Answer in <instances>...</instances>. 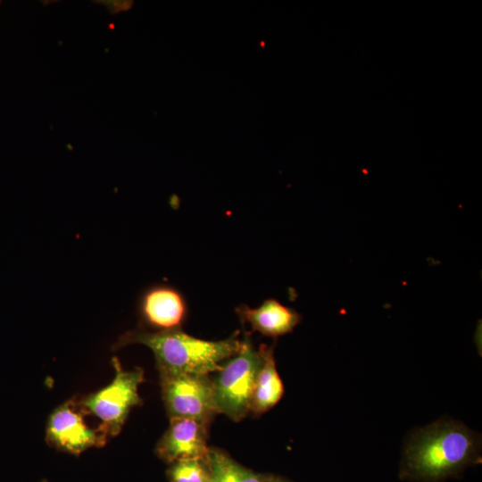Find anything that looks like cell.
I'll list each match as a JSON object with an SVG mask.
<instances>
[{
	"mask_svg": "<svg viewBox=\"0 0 482 482\" xmlns=\"http://www.w3.org/2000/svg\"><path fill=\"white\" fill-rule=\"evenodd\" d=\"M162 395L170 419L208 423L219 413L208 375L160 372Z\"/></svg>",
	"mask_w": 482,
	"mask_h": 482,
	"instance_id": "5b68a950",
	"label": "cell"
},
{
	"mask_svg": "<svg viewBox=\"0 0 482 482\" xmlns=\"http://www.w3.org/2000/svg\"><path fill=\"white\" fill-rule=\"evenodd\" d=\"M115 375L104 388L84 397L79 403L85 412L96 416L98 429L106 436H117L131 409L141 403L138 386L144 382V370H124L117 357L112 360Z\"/></svg>",
	"mask_w": 482,
	"mask_h": 482,
	"instance_id": "277c9868",
	"label": "cell"
},
{
	"mask_svg": "<svg viewBox=\"0 0 482 482\" xmlns=\"http://www.w3.org/2000/svg\"><path fill=\"white\" fill-rule=\"evenodd\" d=\"M39 482H50V481L48 479L44 478V479L40 480Z\"/></svg>",
	"mask_w": 482,
	"mask_h": 482,
	"instance_id": "4fadbf2b",
	"label": "cell"
},
{
	"mask_svg": "<svg viewBox=\"0 0 482 482\" xmlns=\"http://www.w3.org/2000/svg\"><path fill=\"white\" fill-rule=\"evenodd\" d=\"M139 311L143 320L158 331L179 329L186 318L187 303L178 289L155 285L142 294Z\"/></svg>",
	"mask_w": 482,
	"mask_h": 482,
	"instance_id": "ba28073f",
	"label": "cell"
},
{
	"mask_svg": "<svg viewBox=\"0 0 482 482\" xmlns=\"http://www.w3.org/2000/svg\"><path fill=\"white\" fill-rule=\"evenodd\" d=\"M270 482H277V481H270Z\"/></svg>",
	"mask_w": 482,
	"mask_h": 482,
	"instance_id": "5bb4252c",
	"label": "cell"
},
{
	"mask_svg": "<svg viewBox=\"0 0 482 482\" xmlns=\"http://www.w3.org/2000/svg\"><path fill=\"white\" fill-rule=\"evenodd\" d=\"M262 362L261 349H254L245 336L240 351L223 362L222 369L212 380L219 413L227 415L234 421H239L247 415Z\"/></svg>",
	"mask_w": 482,
	"mask_h": 482,
	"instance_id": "3957f363",
	"label": "cell"
},
{
	"mask_svg": "<svg viewBox=\"0 0 482 482\" xmlns=\"http://www.w3.org/2000/svg\"><path fill=\"white\" fill-rule=\"evenodd\" d=\"M82 411L75 400L58 406L47 422V441L57 449L75 455L91 447L104 445L107 437L98 428L86 423Z\"/></svg>",
	"mask_w": 482,
	"mask_h": 482,
	"instance_id": "8992f818",
	"label": "cell"
},
{
	"mask_svg": "<svg viewBox=\"0 0 482 482\" xmlns=\"http://www.w3.org/2000/svg\"><path fill=\"white\" fill-rule=\"evenodd\" d=\"M132 344L145 345L153 352L159 372L209 375L220 371L224 361L240 351L243 340L236 335L220 341L204 340L179 328L155 332L132 330L121 335L112 349Z\"/></svg>",
	"mask_w": 482,
	"mask_h": 482,
	"instance_id": "6da1fadb",
	"label": "cell"
},
{
	"mask_svg": "<svg viewBox=\"0 0 482 482\" xmlns=\"http://www.w3.org/2000/svg\"><path fill=\"white\" fill-rule=\"evenodd\" d=\"M405 443L410 471L436 480L470 461L480 450L481 437L460 421L441 419L413 430Z\"/></svg>",
	"mask_w": 482,
	"mask_h": 482,
	"instance_id": "7a4b0ae2",
	"label": "cell"
},
{
	"mask_svg": "<svg viewBox=\"0 0 482 482\" xmlns=\"http://www.w3.org/2000/svg\"><path fill=\"white\" fill-rule=\"evenodd\" d=\"M237 312L243 321L251 325L253 330L271 337L292 332L301 320L296 311L271 298L257 308L242 304L237 308Z\"/></svg>",
	"mask_w": 482,
	"mask_h": 482,
	"instance_id": "9c48e42d",
	"label": "cell"
},
{
	"mask_svg": "<svg viewBox=\"0 0 482 482\" xmlns=\"http://www.w3.org/2000/svg\"><path fill=\"white\" fill-rule=\"evenodd\" d=\"M262 362L257 374L250 411L260 414L275 406L284 394V386L277 371L273 347L261 345Z\"/></svg>",
	"mask_w": 482,
	"mask_h": 482,
	"instance_id": "30bf717a",
	"label": "cell"
},
{
	"mask_svg": "<svg viewBox=\"0 0 482 482\" xmlns=\"http://www.w3.org/2000/svg\"><path fill=\"white\" fill-rule=\"evenodd\" d=\"M207 423L187 418L170 419V427L156 446L157 454L167 461L205 460Z\"/></svg>",
	"mask_w": 482,
	"mask_h": 482,
	"instance_id": "52a82bcc",
	"label": "cell"
},
{
	"mask_svg": "<svg viewBox=\"0 0 482 482\" xmlns=\"http://www.w3.org/2000/svg\"><path fill=\"white\" fill-rule=\"evenodd\" d=\"M206 461L210 482H262L257 475L219 450L209 448Z\"/></svg>",
	"mask_w": 482,
	"mask_h": 482,
	"instance_id": "8fae6325",
	"label": "cell"
},
{
	"mask_svg": "<svg viewBox=\"0 0 482 482\" xmlns=\"http://www.w3.org/2000/svg\"><path fill=\"white\" fill-rule=\"evenodd\" d=\"M169 476L171 482H210L209 471L203 467L202 460L175 461Z\"/></svg>",
	"mask_w": 482,
	"mask_h": 482,
	"instance_id": "7c38bea8",
	"label": "cell"
}]
</instances>
